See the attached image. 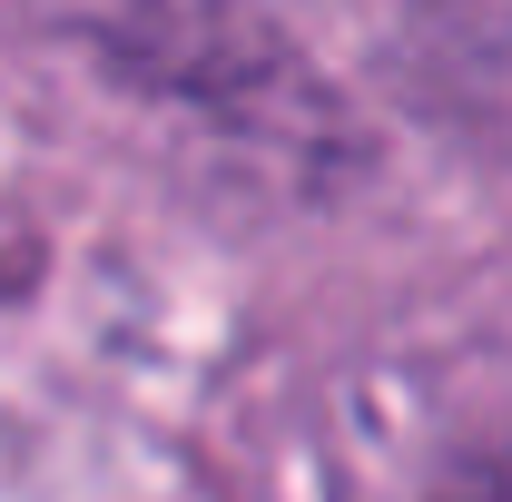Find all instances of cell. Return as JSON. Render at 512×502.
Masks as SVG:
<instances>
[{
  "mask_svg": "<svg viewBox=\"0 0 512 502\" xmlns=\"http://www.w3.org/2000/svg\"><path fill=\"white\" fill-rule=\"evenodd\" d=\"M463 502H512V453H493V463L473 473V493H463Z\"/></svg>",
  "mask_w": 512,
  "mask_h": 502,
  "instance_id": "obj_1",
  "label": "cell"
}]
</instances>
